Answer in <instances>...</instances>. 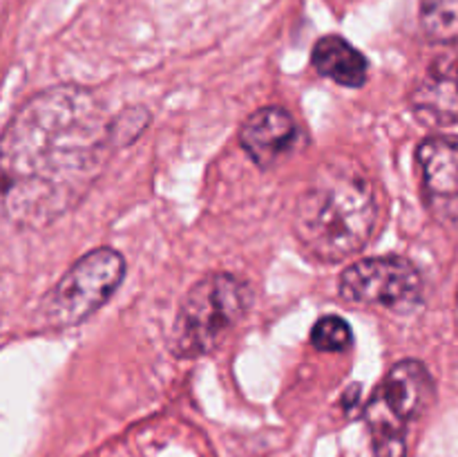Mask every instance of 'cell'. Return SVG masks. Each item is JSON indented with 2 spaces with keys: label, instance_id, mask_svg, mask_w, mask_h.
Returning a JSON list of instances; mask_svg holds the SVG:
<instances>
[{
  "label": "cell",
  "instance_id": "cell-13",
  "mask_svg": "<svg viewBox=\"0 0 458 457\" xmlns=\"http://www.w3.org/2000/svg\"><path fill=\"white\" fill-rule=\"evenodd\" d=\"M148 124V112L141 110V108H132L125 115H121L119 119L112 121V142L114 143H123L132 142Z\"/></svg>",
  "mask_w": 458,
  "mask_h": 457
},
{
  "label": "cell",
  "instance_id": "cell-5",
  "mask_svg": "<svg viewBox=\"0 0 458 457\" xmlns=\"http://www.w3.org/2000/svg\"><path fill=\"white\" fill-rule=\"evenodd\" d=\"M125 263L119 251L98 246L76 260L40 303V318L49 327H72L101 309L119 289Z\"/></svg>",
  "mask_w": 458,
  "mask_h": 457
},
{
  "label": "cell",
  "instance_id": "cell-4",
  "mask_svg": "<svg viewBox=\"0 0 458 457\" xmlns=\"http://www.w3.org/2000/svg\"><path fill=\"white\" fill-rule=\"evenodd\" d=\"M434 381L420 361L407 358L385 375L365 408L376 457H405L407 426L428 410Z\"/></svg>",
  "mask_w": 458,
  "mask_h": 457
},
{
  "label": "cell",
  "instance_id": "cell-11",
  "mask_svg": "<svg viewBox=\"0 0 458 457\" xmlns=\"http://www.w3.org/2000/svg\"><path fill=\"white\" fill-rule=\"evenodd\" d=\"M420 25L434 43H456L458 0H428L420 12Z\"/></svg>",
  "mask_w": 458,
  "mask_h": 457
},
{
  "label": "cell",
  "instance_id": "cell-10",
  "mask_svg": "<svg viewBox=\"0 0 458 457\" xmlns=\"http://www.w3.org/2000/svg\"><path fill=\"white\" fill-rule=\"evenodd\" d=\"M414 115L423 124L447 125L458 121V79L429 76L411 94Z\"/></svg>",
  "mask_w": 458,
  "mask_h": 457
},
{
  "label": "cell",
  "instance_id": "cell-14",
  "mask_svg": "<svg viewBox=\"0 0 458 457\" xmlns=\"http://www.w3.org/2000/svg\"><path fill=\"white\" fill-rule=\"evenodd\" d=\"M456 79H458V76H456Z\"/></svg>",
  "mask_w": 458,
  "mask_h": 457
},
{
  "label": "cell",
  "instance_id": "cell-1",
  "mask_svg": "<svg viewBox=\"0 0 458 457\" xmlns=\"http://www.w3.org/2000/svg\"><path fill=\"white\" fill-rule=\"evenodd\" d=\"M112 121L79 85L27 99L0 134V202L12 222L40 228L74 209L103 173Z\"/></svg>",
  "mask_w": 458,
  "mask_h": 457
},
{
  "label": "cell",
  "instance_id": "cell-9",
  "mask_svg": "<svg viewBox=\"0 0 458 457\" xmlns=\"http://www.w3.org/2000/svg\"><path fill=\"white\" fill-rule=\"evenodd\" d=\"M313 67L344 88H360L367 81V58L340 36H325L313 45Z\"/></svg>",
  "mask_w": 458,
  "mask_h": 457
},
{
  "label": "cell",
  "instance_id": "cell-6",
  "mask_svg": "<svg viewBox=\"0 0 458 457\" xmlns=\"http://www.w3.org/2000/svg\"><path fill=\"white\" fill-rule=\"evenodd\" d=\"M340 296L353 305L410 312L423 300V278L410 260L398 255L365 258L344 269Z\"/></svg>",
  "mask_w": 458,
  "mask_h": 457
},
{
  "label": "cell",
  "instance_id": "cell-12",
  "mask_svg": "<svg viewBox=\"0 0 458 457\" xmlns=\"http://www.w3.org/2000/svg\"><path fill=\"white\" fill-rule=\"evenodd\" d=\"M352 327L340 316H325L313 325L311 343L320 352H343L352 345Z\"/></svg>",
  "mask_w": 458,
  "mask_h": 457
},
{
  "label": "cell",
  "instance_id": "cell-7",
  "mask_svg": "<svg viewBox=\"0 0 458 457\" xmlns=\"http://www.w3.org/2000/svg\"><path fill=\"white\" fill-rule=\"evenodd\" d=\"M425 202L441 222L458 224V142L445 137L425 139L416 152Z\"/></svg>",
  "mask_w": 458,
  "mask_h": 457
},
{
  "label": "cell",
  "instance_id": "cell-2",
  "mask_svg": "<svg viewBox=\"0 0 458 457\" xmlns=\"http://www.w3.org/2000/svg\"><path fill=\"white\" fill-rule=\"evenodd\" d=\"M376 193L369 175L352 160H331L309 179L295 206V236L320 263L352 258L374 236Z\"/></svg>",
  "mask_w": 458,
  "mask_h": 457
},
{
  "label": "cell",
  "instance_id": "cell-8",
  "mask_svg": "<svg viewBox=\"0 0 458 457\" xmlns=\"http://www.w3.org/2000/svg\"><path fill=\"white\" fill-rule=\"evenodd\" d=\"M300 142V128L284 108L268 106L253 112L240 130V143L259 168L284 160Z\"/></svg>",
  "mask_w": 458,
  "mask_h": 457
},
{
  "label": "cell",
  "instance_id": "cell-3",
  "mask_svg": "<svg viewBox=\"0 0 458 457\" xmlns=\"http://www.w3.org/2000/svg\"><path fill=\"white\" fill-rule=\"evenodd\" d=\"M249 305L250 289L240 278L228 273L206 276L182 300L170 332V349L182 358L213 352L244 318Z\"/></svg>",
  "mask_w": 458,
  "mask_h": 457
}]
</instances>
